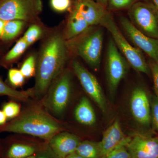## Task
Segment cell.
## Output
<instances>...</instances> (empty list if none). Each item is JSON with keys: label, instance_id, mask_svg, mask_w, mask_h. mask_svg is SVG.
Listing matches in <instances>:
<instances>
[{"label": "cell", "instance_id": "cell-39", "mask_svg": "<svg viewBox=\"0 0 158 158\" xmlns=\"http://www.w3.org/2000/svg\"><path fill=\"white\" fill-rule=\"evenodd\" d=\"M79 1V0H74V1Z\"/></svg>", "mask_w": 158, "mask_h": 158}, {"label": "cell", "instance_id": "cell-12", "mask_svg": "<svg viewBox=\"0 0 158 158\" xmlns=\"http://www.w3.org/2000/svg\"><path fill=\"white\" fill-rule=\"evenodd\" d=\"M127 148L132 158H158V137L152 131L137 133Z\"/></svg>", "mask_w": 158, "mask_h": 158}, {"label": "cell", "instance_id": "cell-10", "mask_svg": "<svg viewBox=\"0 0 158 158\" xmlns=\"http://www.w3.org/2000/svg\"><path fill=\"white\" fill-rule=\"evenodd\" d=\"M72 67L85 92L96 103L101 110L106 113L107 108V102L97 79L77 60L73 62Z\"/></svg>", "mask_w": 158, "mask_h": 158}, {"label": "cell", "instance_id": "cell-29", "mask_svg": "<svg viewBox=\"0 0 158 158\" xmlns=\"http://www.w3.org/2000/svg\"><path fill=\"white\" fill-rule=\"evenodd\" d=\"M105 158H132L126 145H122L116 148L105 157Z\"/></svg>", "mask_w": 158, "mask_h": 158}, {"label": "cell", "instance_id": "cell-33", "mask_svg": "<svg viewBox=\"0 0 158 158\" xmlns=\"http://www.w3.org/2000/svg\"><path fill=\"white\" fill-rule=\"evenodd\" d=\"M8 119L2 110H0V126L6 124Z\"/></svg>", "mask_w": 158, "mask_h": 158}, {"label": "cell", "instance_id": "cell-25", "mask_svg": "<svg viewBox=\"0 0 158 158\" xmlns=\"http://www.w3.org/2000/svg\"><path fill=\"white\" fill-rule=\"evenodd\" d=\"M140 0H109L107 10L116 11L129 9Z\"/></svg>", "mask_w": 158, "mask_h": 158}, {"label": "cell", "instance_id": "cell-34", "mask_svg": "<svg viewBox=\"0 0 158 158\" xmlns=\"http://www.w3.org/2000/svg\"><path fill=\"white\" fill-rule=\"evenodd\" d=\"M6 22V21L0 18V39H2V37Z\"/></svg>", "mask_w": 158, "mask_h": 158}, {"label": "cell", "instance_id": "cell-37", "mask_svg": "<svg viewBox=\"0 0 158 158\" xmlns=\"http://www.w3.org/2000/svg\"><path fill=\"white\" fill-rule=\"evenodd\" d=\"M152 3L158 10V0H152Z\"/></svg>", "mask_w": 158, "mask_h": 158}, {"label": "cell", "instance_id": "cell-30", "mask_svg": "<svg viewBox=\"0 0 158 158\" xmlns=\"http://www.w3.org/2000/svg\"><path fill=\"white\" fill-rule=\"evenodd\" d=\"M51 7L55 11L63 12L68 10L71 5V0H51Z\"/></svg>", "mask_w": 158, "mask_h": 158}, {"label": "cell", "instance_id": "cell-24", "mask_svg": "<svg viewBox=\"0 0 158 158\" xmlns=\"http://www.w3.org/2000/svg\"><path fill=\"white\" fill-rule=\"evenodd\" d=\"M36 63V57L33 55H31L26 59L20 69L25 77H31L35 74Z\"/></svg>", "mask_w": 158, "mask_h": 158}, {"label": "cell", "instance_id": "cell-16", "mask_svg": "<svg viewBox=\"0 0 158 158\" xmlns=\"http://www.w3.org/2000/svg\"><path fill=\"white\" fill-rule=\"evenodd\" d=\"M36 148L29 144H23L9 138L2 141L3 158H24L34 155Z\"/></svg>", "mask_w": 158, "mask_h": 158}, {"label": "cell", "instance_id": "cell-19", "mask_svg": "<svg viewBox=\"0 0 158 158\" xmlns=\"http://www.w3.org/2000/svg\"><path fill=\"white\" fill-rule=\"evenodd\" d=\"M75 152L85 158H100V152L99 142L81 141Z\"/></svg>", "mask_w": 158, "mask_h": 158}, {"label": "cell", "instance_id": "cell-26", "mask_svg": "<svg viewBox=\"0 0 158 158\" xmlns=\"http://www.w3.org/2000/svg\"><path fill=\"white\" fill-rule=\"evenodd\" d=\"M2 110L8 119H14L19 116L20 107L16 102L9 101L4 104Z\"/></svg>", "mask_w": 158, "mask_h": 158}, {"label": "cell", "instance_id": "cell-3", "mask_svg": "<svg viewBox=\"0 0 158 158\" xmlns=\"http://www.w3.org/2000/svg\"><path fill=\"white\" fill-rule=\"evenodd\" d=\"M94 27H90L85 33L67 43L69 50L96 70L101 62L104 32L102 29Z\"/></svg>", "mask_w": 158, "mask_h": 158}, {"label": "cell", "instance_id": "cell-13", "mask_svg": "<svg viewBox=\"0 0 158 158\" xmlns=\"http://www.w3.org/2000/svg\"><path fill=\"white\" fill-rule=\"evenodd\" d=\"M131 139V138L124 135L119 121L116 119L106 130L101 141L99 142L100 158H105L108 154L120 145H127Z\"/></svg>", "mask_w": 158, "mask_h": 158}, {"label": "cell", "instance_id": "cell-23", "mask_svg": "<svg viewBox=\"0 0 158 158\" xmlns=\"http://www.w3.org/2000/svg\"><path fill=\"white\" fill-rule=\"evenodd\" d=\"M43 30L37 25H32L24 34L23 38L29 46L37 41L42 36Z\"/></svg>", "mask_w": 158, "mask_h": 158}, {"label": "cell", "instance_id": "cell-11", "mask_svg": "<svg viewBox=\"0 0 158 158\" xmlns=\"http://www.w3.org/2000/svg\"><path fill=\"white\" fill-rule=\"evenodd\" d=\"M144 87L138 86L132 92L130 100L131 113L142 127L149 128L152 123L150 99Z\"/></svg>", "mask_w": 158, "mask_h": 158}, {"label": "cell", "instance_id": "cell-22", "mask_svg": "<svg viewBox=\"0 0 158 158\" xmlns=\"http://www.w3.org/2000/svg\"><path fill=\"white\" fill-rule=\"evenodd\" d=\"M29 46L28 44L22 37L15 44L11 50L6 54L4 58L5 62H9L13 61L24 52Z\"/></svg>", "mask_w": 158, "mask_h": 158}, {"label": "cell", "instance_id": "cell-15", "mask_svg": "<svg viewBox=\"0 0 158 158\" xmlns=\"http://www.w3.org/2000/svg\"><path fill=\"white\" fill-rule=\"evenodd\" d=\"M49 141V146L59 158H65L75 152L81 142L77 136L67 132L58 133Z\"/></svg>", "mask_w": 158, "mask_h": 158}, {"label": "cell", "instance_id": "cell-32", "mask_svg": "<svg viewBox=\"0 0 158 158\" xmlns=\"http://www.w3.org/2000/svg\"><path fill=\"white\" fill-rule=\"evenodd\" d=\"M35 158H59L51 149L49 146L40 151Z\"/></svg>", "mask_w": 158, "mask_h": 158}, {"label": "cell", "instance_id": "cell-20", "mask_svg": "<svg viewBox=\"0 0 158 158\" xmlns=\"http://www.w3.org/2000/svg\"><path fill=\"white\" fill-rule=\"evenodd\" d=\"M31 91H18L9 87L0 78V95L7 96L11 98L18 100H26L32 95Z\"/></svg>", "mask_w": 158, "mask_h": 158}, {"label": "cell", "instance_id": "cell-28", "mask_svg": "<svg viewBox=\"0 0 158 158\" xmlns=\"http://www.w3.org/2000/svg\"><path fill=\"white\" fill-rule=\"evenodd\" d=\"M150 99L151 109V118L154 128L158 132V98L155 95H152Z\"/></svg>", "mask_w": 158, "mask_h": 158}, {"label": "cell", "instance_id": "cell-7", "mask_svg": "<svg viewBox=\"0 0 158 158\" xmlns=\"http://www.w3.org/2000/svg\"><path fill=\"white\" fill-rule=\"evenodd\" d=\"M46 99L45 106L54 115L60 116L68 106L71 94V75L63 70L52 83Z\"/></svg>", "mask_w": 158, "mask_h": 158}, {"label": "cell", "instance_id": "cell-9", "mask_svg": "<svg viewBox=\"0 0 158 158\" xmlns=\"http://www.w3.org/2000/svg\"><path fill=\"white\" fill-rule=\"evenodd\" d=\"M119 22L126 36L135 47L145 53L152 61L158 62V39L148 37L141 33L127 18L121 16Z\"/></svg>", "mask_w": 158, "mask_h": 158}, {"label": "cell", "instance_id": "cell-4", "mask_svg": "<svg viewBox=\"0 0 158 158\" xmlns=\"http://www.w3.org/2000/svg\"><path fill=\"white\" fill-rule=\"evenodd\" d=\"M100 25L110 32L118 51L126 59L130 66L138 72L150 75L149 65L142 52L130 44L118 28L110 11H107Z\"/></svg>", "mask_w": 158, "mask_h": 158}, {"label": "cell", "instance_id": "cell-8", "mask_svg": "<svg viewBox=\"0 0 158 158\" xmlns=\"http://www.w3.org/2000/svg\"><path fill=\"white\" fill-rule=\"evenodd\" d=\"M129 66L112 38L109 40L106 58V73L109 90L112 95L115 94L119 83L127 73Z\"/></svg>", "mask_w": 158, "mask_h": 158}, {"label": "cell", "instance_id": "cell-27", "mask_svg": "<svg viewBox=\"0 0 158 158\" xmlns=\"http://www.w3.org/2000/svg\"><path fill=\"white\" fill-rule=\"evenodd\" d=\"M8 78L10 84L14 87H20L24 82L25 77L20 70L16 69H9Z\"/></svg>", "mask_w": 158, "mask_h": 158}, {"label": "cell", "instance_id": "cell-14", "mask_svg": "<svg viewBox=\"0 0 158 158\" xmlns=\"http://www.w3.org/2000/svg\"><path fill=\"white\" fill-rule=\"evenodd\" d=\"M74 9L82 15L90 27L100 25L107 11L94 0L74 1Z\"/></svg>", "mask_w": 158, "mask_h": 158}, {"label": "cell", "instance_id": "cell-2", "mask_svg": "<svg viewBox=\"0 0 158 158\" xmlns=\"http://www.w3.org/2000/svg\"><path fill=\"white\" fill-rule=\"evenodd\" d=\"M62 130L61 125L43 110L32 109L0 126V133L25 134L49 140Z\"/></svg>", "mask_w": 158, "mask_h": 158}, {"label": "cell", "instance_id": "cell-36", "mask_svg": "<svg viewBox=\"0 0 158 158\" xmlns=\"http://www.w3.org/2000/svg\"><path fill=\"white\" fill-rule=\"evenodd\" d=\"M65 158H85L79 155L77 153L74 152L70 154V155L67 156Z\"/></svg>", "mask_w": 158, "mask_h": 158}, {"label": "cell", "instance_id": "cell-18", "mask_svg": "<svg viewBox=\"0 0 158 158\" xmlns=\"http://www.w3.org/2000/svg\"><path fill=\"white\" fill-rule=\"evenodd\" d=\"M74 116L77 121L85 125H93L96 122L94 110L89 100L85 97H82L77 105Z\"/></svg>", "mask_w": 158, "mask_h": 158}, {"label": "cell", "instance_id": "cell-31", "mask_svg": "<svg viewBox=\"0 0 158 158\" xmlns=\"http://www.w3.org/2000/svg\"><path fill=\"white\" fill-rule=\"evenodd\" d=\"M148 65L153 81L155 96L158 98V62L152 60Z\"/></svg>", "mask_w": 158, "mask_h": 158}, {"label": "cell", "instance_id": "cell-5", "mask_svg": "<svg viewBox=\"0 0 158 158\" xmlns=\"http://www.w3.org/2000/svg\"><path fill=\"white\" fill-rule=\"evenodd\" d=\"M42 0H0V18L34 22L42 10Z\"/></svg>", "mask_w": 158, "mask_h": 158}, {"label": "cell", "instance_id": "cell-1", "mask_svg": "<svg viewBox=\"0 0 158 158\" xmlns=\"http://www.w3.org/2000/svg\"><path fill=\"white\" fill-rule=\"evenodd\" d=\"M69 49L64 35L57 32L44 43L36 63L34 92L37 97L43 96L63 71L68 58Z\"/></svg>", "mask_w": 158, "mask_h": 158}, {"label": "cell", "instance_id": "cell-38", "mask_svg": "<svg viewBox=\"0 0 158 158\" xmlns=\"http://www.w3.org/2000/svg\"><path fill=\"white\" fill-rule=\"evenodd\" d=\"M0 158H3L2 152V141L0 140Z\"/></svg>", "mask_w": 158, "mask_h": 158}, {"label": "cell", "instance_id": "cell-17", "mask_svg": "<svg viewBox=\"0 0 158 158\" xmlns=\"http://www.w3.org/2000/svg\"><path fill=\"white\" fill-rule=\"evenodd\" d=\"M90 27L82 15L73 9L69 15L64 37L66 41L70 40L85 33Z\"/></svg>", "mask_w": 158, "mask_h": 158}, {"label": "cell", "instance_id": "cell-35", "mask_svg": "<svg viewBox=\"0 0 158 158\" xmlns=\"http://www.w3.org/2000/svg\"><path fill=\"white\" fill-rule=\"evenodd\" d=\"M97 2L99 3V4L101 5L102 6H104L105 8L107 9V5L108 1L109 0H94Z\"/></svg>", "mask_w": 158, "mask_h": 158}, {"label": "cell", "instance_id": "cell-6", "mask_svg": "<svg viewBox=\"0 0 158 158\" xmlns=\"http://www.w3.org/2000/svg\"><path fill=\"white\" fill-rule=\"evenodd\" d=\"M129 19L146 36L158 39V10L152 2L139 1L128 9Z\"/></svg>", "mask_w": 158, "mask_h": 158}, {"label": "cell", "instance_id": "cell-21", "mask_svg": "<svg viewBox=\"0 0 158 158\" xmlns=\"http://www.w3.org/2000/svg\"><path fill=\"white\" fill-rule=\"evenodd\" d=\"M25 23L18 20L6 21L2 39L9 40L13 39L20 32Z\"/></svg>", "mask_w": 158, "mask_h": 158}]
</instances>
